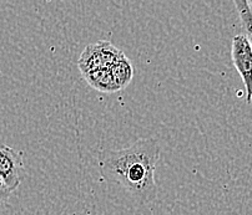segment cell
<instances>
[{
	"label": "cell",
	"mask_w": 252,
	"mask_h": 215,
	"mask_svg": "<svg viewBox=\"0 0 252 215\" xmlns=\"http://www.w3.org/2000/svg\"><path fill=\"white\" fill-rule=\"evenodd\" d=\"M11 193H13V190L6 186V183L3 179L0 178V205L5 204V203L8 202Z\"/></svg>",
	"instance_id": "8"
},
{
	"label": "cell",
	"mask_w": 252,
	"mask_h": 215,
	"mask_svg": "<svg viewBox=\"0 0 252 215\" xmlns=\"http://www.w3.org/2000/svg\"><path fill=\"white\" fill-rule=\"evenodd\" d=\"M160 160V144L155 138H141L121 149L101 151L99 170L102 178L118 184L140 204L158 197L155 170Z\"/></svg>",
	"instance_id": "1"
},
{
	"label": "cell",
	"mask_w": 252,
	"mask_h": 215,
	"mask_svg": "<svg viewBox=\"0 0 252 215\" xmlns=\"http://www.w3.org/2000/svg\"><path fill=\"white\" fill-rule=\"evenodd\" d=\"M124 55L125 54L110 41H97L84 49L79 57L78 67L83 75L93 70L106 69Z\"/></svg>",
	"instance_id": "2"
},
{
	"label": "cell",
	"mask_w": 252,
	"mask_h": 215,
	"mask_svg": "<svg viewBox=\"0 0 252 215\" xmlns=\"http://www.w3.org/2000/svg\"><path fill=\"white\" fill-rule=\"evenodd\" d=\"M247 1H249V5H250V9H251V11H252V0H247Z\"/></svg>",
	"instance_id": "9"
},
{
	"label": "cell",
	"mask_w": 252,
	"mask_h": 215,
	"mask_svg": "<svg viewBox=\"0 0 252 215\" xmlns=\"http://www.w3.org/2000/svg\"><path fill=\"white\" fill-rule=\"evenodd\" d=\"M231 57L235 69L240 74L246 91L247 104L252 102V46L244 34L232 39Z\"/></svg>",
	"instance_id": "3"
},
{
	"label": "cell",
	"mask_w": 252,
	"mask_h": 215,
	"mask_svg": "<svg viewBox=\"0 0 252 215\" xmlns=\"http://www.w3.org/2000/svg\"><path fill=\"white\" fill-rule=\"evenodd\" d=\"M232 1L239 14L240 22L245 31L244 35L249 39L252 46V11L250 9L249 1L247 0H232Z\"/></svg>",
	"instance_id": "7"
},
{
	"label": "cell",
	"mask_w": 252,
	"mask_h": 215,
	"mask_svg": "<svg viewBox=\"0 0 252 215\" xmlns=\"http://www.w3.org/2000/svg\"><path fill=\"white\" fill-rule=\"evenodd\" d=\"M109 69H110L114 81L119 90H124L130 85L132 77H134V66L125 55L116 60Z\"/></svg>",
	"instance_id": "6"
},
{
	"label": "cell",
	"mask_w": 252,
	"mask_h": 215,
	"mask_svg": "<svg viewBox=\"0 0 252 215\" xmlns=\"http://www.w3.org/2000/svg\"><path fill=\"white\" fill-rule=\"evenodd\" d=\"M83 76L89 85L92 86L93 88H95L96 91H100V92L114 93L120 91L118 88V86H116L115 81H114V77L111 75V71L109 67H106V69L93 70V71H89L86 74H84Z\"/></svg>",
	"instance_id": "5"
},
{
	"label": "cell",
	"mask_w": 252,
	"mask_h": 215,
	"mask_svg": "<svg viewBox=\"0 0 252 215\" xmlns=\"http://www.w3.org/2000/svg\"><path fill=\"white\" fill-rule=\"evenodd\" d=\"M24 175V153L0 144V178L14 191L19 188Z\"/></svg>",
	"instance_id": "4"
}]
</instances>
